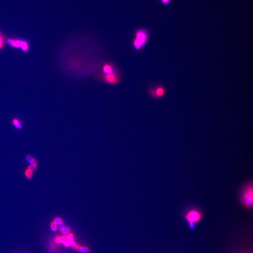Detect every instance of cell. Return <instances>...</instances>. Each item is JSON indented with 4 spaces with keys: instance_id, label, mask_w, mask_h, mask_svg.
<instances>
[{
    "instance_id": "17",
    "label": "cell",
    "mask_w": 253,
    "mask_h": 253,
    "mask_svg": "<svg viewBox=\"0 0 253 253\" xmlns=\"http://www.w3.org/2000/svg\"><path fill=\"white\" fill-rule=\"evenodd\" d=\"M61 231L62 234L64 235H66L69 234V231H70V229L68 227H65L64 229H62Z\"/></svg>"
},
{
    "instance_id": "15",
    "label": "cell",
    "mask_w": 253,
    "mask_h": 253,
    "mask_svg": "<svg viewBox=\"0 0 253 253\" xmlns=\"http://www.w3.org/2000/svg\"><path fill=\"white\" fill-rule=\"evenodd\" d=\"M54 223L56 224V225H59L60 224H61V223H63V221H62V219L61 218H59V217H57V218H55L54 219H53V221Z\"/></svg>"
},
{
    "instance_id": "16",
    "label": "cell",
    "mask_w": 253,
    "mask_h": 253,
    "mask_svg": "<svg viewBox=\"0 0 253 253\" xmlns=\"http://www.w3.org/2000/svg\"><path fill=\"white\" fill-rule=\"evenodd\" d=\"M50 227L51 230L53 231H56L58 229L57 225H56V224L54 223L53 222L50 224Z\"/></svg>"
},
{
    "instance_id": "14",
    "label": "cell",
    "mask_w": 253,
    "mask_h": 253,
    "mask_svg": "<svg viewBox=\"0 0 253 253\" xmlns=\"http://www.w3.org/2000/svg\"><path fill=\"white\" fill-rule=\"evenodd\" d=\"M38 168V166L37 165H28L26 169H28L31 172L34 173V171L37 170Z\"/></svg>"
},
{
    "instance_id": "9",
    "label": "cell",
    "mask_w": 253,
    "mask_h": 253,
    "mask_svg": "<svg viewBox=\"0 0 253 253\" xmlns=\"http://www.w3.org/2000/svg\"><path fill=\"white\" fill-rule=\"evenodd\" d=\"M26 161L30 165H38V162L37 161V160L34 157H33L32 156L30 155H27L26 157Z\"/></svg>"
},
{
    "instance_id": "10",
    "label": "cell",
    "mask_w": 253,
    "mask_h": 253,
    "mask_svg": "<svg viewBox=\"0 0 253 253\" xmlns=\"http://www.w3.org/2000/svg\"><path fill=\"white\" fill-rule=\"evenodd\" d=\"M24 175L26 178L29 180L32 179L33 178V173L29 170L28 169H26L24 172Z\"/></svg>"
},
{
    "instance_id": "21",
    "label": "cell",
    "mask_w": 253,
    "mask_h": 253,
    "mask_svg": "<svg viewBox=\"0 0 253 253\" xmlns=\"http://www.w3.org/2000/svg\"><path fill=\"white\" fill-rule=\"evenodd\" d=\"M63 243L64 245L65 246V247H69V242L66 239L64 240V242H63Z\"/></svg>"
},
{
    "instance_id": "4",
    "label": "cell",
    "mask_w": 253,
    "mask_h": 253,
    "mask_svg": "<svg viewBox=\"0 0 253 253\" xmlns=\"http://www.w3.org/2000/svg\"><path fill=\"white\" fill-rule=\"evenodd\" d=\"M7 43L12 47L21 49L24 52H26L29 49V44L26 40L19 38H9L7 40Z\"/></svg>"
},
{
    "instance_id": "5",
    "label": "cell",
    "mask_w": 253,
    "mask_h": 253,
    "mask_svg": "<svg viewBox=\"0 0 253 253\" xmlns=\"http://www.w3.org/2000/svg\"><path fill=\"white\" fill-rule=\"evenodd\" d=\"M104 79L107 83L111 84H117L119 81L118 74L115 71L109 74H105Z\"/></svg>"
},
{
    "instance_id": "18",
    "label": "cell",
    "mask_w": 253,
    "mask_h": 253,
    "mask_svg": "<svg viewBox=\"0 0 253 253\" xmlns=\"http://www.w3.org/2000/svg\"><path fill=\"white\" fill-rule=\"evenodd\" d=\"M73 238V236L72 234H68V235L66 237V240L70 243V242L72 241Z\"/></svg>"
},
{
    "instance_id": "12",
    "label": "cell",
    "mask_w": 253,
    "mask_h": 253,
    "mask_svg": "<svg viewBox=\"0 0 253 253\" xmlns=\"http://www.w3.org/2000/svg\"><path fill=\"white\" fill-rule=\"evenodd\" d=\"M65 239H66V237L64 236L57 237L55 239V242L56 243L60 244V243H63V242H64Z\"/></svg>"
},
{
    "instance_id": "1",
    "label": "cell",
    "mask_w": 253,
    "mask_h": 253,
    "mask_svg": "<svg viewBox=\"0 0 253 253\" xmlns=\"http://www.w3.org/2000/svg\"><path fill=\"white\" fill-rule=\"evenodd\" d=\"M237 196L241 204L246 209L251 210L253 205V182L252 179L246 181L240 187Z\"/></svg>"
},
{
    "instance_id": "22",
    "label": "cell",
    "mask_w": 253,
    "mask_h": 253,
    "mask_svg": "<svg viewBox=\"0 0 253 253\" xmlns=\"http://www.w3.org/2000/svg\"><path fill=\"white\" fill-rule=\"evenodd\" d=\"M170 0H161L162 2L164 3H167L169 2Z\"/></svg>"
},
{
    "instance_id": "6",
    "label": "cell",
    "mask_w": 253,
    "mask_h": 253,
    "mask_svg": "<svg viewBox=\"0 0 253 253\" xmlns=\"http://www.w3.org/2000/svg\"><path fill=\"white\" fill-rule=\"evenodd\" d=\"M150 93L151 96L155 98H160L163 97L165 93V89L162 86L156 87L153 89L150 90Z\"/></svg>"
},
{
    "instance_id": "3",
    "label": "cell",
    "mask_w": 253,
    "mask_h": 253,
    "mask_svg": "<svg viewBox=\"0 0 253 253\" xmlns=\"http://www.w3.org/2000/svg\"><path fill=\"white\" fill-rule=\"evenodd\" d=\"M135 36L133 46L136 49L140 50L146 44L149 38V33L146 30L140 29L135 32Z\"/></svg>"
},
{
    "instance_id": "19",
    "label": "cell",
    "mask_w": 253,
    "mask_h": 253,
    "mask_svg": "<svg viewBox=\"0 0 253 253\" xmlns=\"http://www.w3.org/2000/svg\"><path fill=\"white\" fill-rule=\"evenodd\" d=\"M58 225V229L60 231L62 230V229H64L65 227V225L63 223H62L61 224H60Z\"/></svg>"
},
{
    "instance_id": "20",
    "label": "cell",
    "mask_w": 253,
    "mask_h": 253,
    "mask_svg": "<svg viewBox=\"0 0 253 253\" xmlns=\"http://www.w3.org/2000/svg\"><path fill=\"white\" fill-rule=\"evenodd\" d=\"M69 245H70L72 248H76V246H77L75 242L73 240L70 242V243H69Z\"/></svg>"
},
{
    "instance_id": "8",
    "label": "cell",
    "mask_w": 253,
    "mask_h": 253,
    "mask_svg": "<svg viewBox=\"0 0 253 253\" xmlns=\"http://www.w3.org/2000/svg\"><path fill=\"white\" fill-rule=\"evenodd\" d=\"M12 123L13 126L18 130H22L23 128V125L21 122L20 121L18 118L13 119L12 121Z\"/></svg>"
},
{
    "instance_id": "13",
    "label": "cell",
    "mask_w": 253,
    "mask_h": 253,
    "mask_svg": "<svg viewBox=\"0 0 253 253\" xmlns=\"http://www.w3.org/2000/svg\"><path fill=\"white\" fill-rule=\"evenodd\" d=\"M76 249L80 252L84 253H87L89 252V249L86 247H81L80 246H76Z\"/></svg>"
},
{
    "instance_id": "7",
    "label": "cell",
    "mask_w": 253,
    "mask_h": 253,
    "mask_svg": "<svg viewBox=\"0 0 253 253\" xmlns=\"http://www.w3.org/2000/svg\"><path fill=\"white\" fill-rule=\"evenodd\" d=\"M102 69L105 74H109L115 71V67L111 63H106L103 65Z\"/></svg>"
},
{
    "instance_id": "2",
    "label": "cell",
    "mask_w": 253,
    "mask_h": 253,
    "mask_svg": "<svg viewBox=\"0 0 253 253\" xmlns=\"http://www.w3.org/2000/svg\"><path fill=\"white\" fill-rule=\"evenodd\" d=\"M184 216L188 223L195 224V223L200 222L202 219V212L199 208L191 206L188 208L187 210H185Z\"/></svg>"
},
{
    "instance_id": "11",
    "label": "cell",
    "mask_w": 253,
    "mask_h": 253,
    "mask_svg": "<svg viewBox=\"0 0 253 253\" xmlns=\"http://www.w3.org/2000/svg\"><path fill=\"white\" fill-rule=\"evenodd\" d=\"M5 43V38L3 33L0 32V50L3 49Z\"/></svg>"
}]
</instances>
